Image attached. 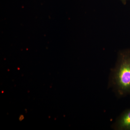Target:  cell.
Instances as JSON below:
<instances>
[{
    "label": "cell",
    "instance_id": "obj_2",
    "mask_svg": "<svg viewBox=\"0 0 130 130\" xmlns=\"http://www.w3.org/2000/svg\"><path fill=\"white\" fill-rule=\"evenodd\" d=\"M112 128L115 130H130V108L125 109L117 118Z\"/></svg>",
    "mask_w": 130,
    "mask_h": 130
},
{
    "label": "cell",
    "instance_id": "obj_3",
    "mask_svg": "<svg viewBox=\"0 0 130 130\" xmlns=\"http://www.w3.org/2000/svg\"><path fill=\"white\" fill-rule=\"evenodd\" d=\"M120 1H121L123 4L125 5V4H126L127 1H129V0H120Z\"/></svg>",
    "mask_w": 130,
    "mask_h": 130
},
{
    "label": "cell",
    "instance_id": "obj_1",
    "mask_svg": "<svg viewBox=\"0 0 130 130\" xmlns=\"http://www.w3.org/2000/svg\"><path fill=\"white\" fill-rule=\"evenodd\" d=\"M108 87L118 97L130 95V49L119 52L115 66L111 70Z\"/></svg>",
    "mask_w": 130,
    "mask_h": 130
}]
</instances>
